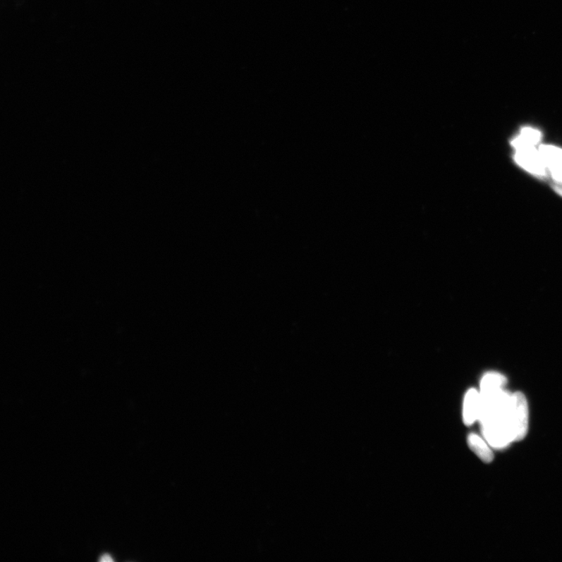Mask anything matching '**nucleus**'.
I'll list each match as a JSON object with an SVG mask.
<instances>
[{"label": "nucleus", "mask_w": 562, "mask_h": 562, "mask_svg": "<svg viewBox=\"0 0 562 562\" xmlns=\"http://www.w3.org/2000/svg\"><path fill=\"white\" fill-rule=\"evenodd\" d=\"M509 421L514 441H519L527 436L529 427V408L523 393H512L509 412Z\"/></svg>", "instance_id": "obj_1"}, {"label": "nucleus", "mask_w": 562, "mask_h": 562, "mask_svg": "<svg viewBox=\"0 0 562 562\" xmlns=\"http://www.w3.org/2000/svg\"><path fill=\"white\" fill-rule=\"evenodd\" d=\"M516 153L515 159L518 164L534 176L545 178L547 175V168L544 160L539 151L534 145H520L515 147Z\"/></svg>", "instance_id": "obj_2"}, {"label": "nucleus", "mask_w": 562, "mask_h": 562, "mask_svg": "<svg viewBox=\"0 0 562 562\" xmlns=\"http://www.w3.org/2000/svg\"><path fill=\"white\" fill-rule=\"evenodd\" d=\"M482 410L480 392L471 389L466 392L463 408V422L466 426H471L479 420Z\"/></svg>", "instance_id": "obj_3"}, {"label": "nucleus", "mask_w": 562, "mask_h": 562, "mask_svg": "<svg viewBox=\"0 0 562 562\" xmlns=\"http://www.w3.org/2000/svg\"><path fill=\"white\" fill-rule=\"evenodd\" d=\"M470 448L484 463H489L494 459L491 445L487 443L485 438L477 434H470L467 438Z\"/></svg>", "instance_id": "obj_4"}, {"label": "nucleus", "mask_w": 562, "mask_h": 562, "mask_svg": "<svg viewBox=\"0 0 562 562\" xmlns=\"http://www.w3.org/2000/svg\"><path fill=\"white\" fill-rule=\"evenodd\" d=\"M506 383L507 379L505 376L497 373V372H491L482 378L479 392L481 395H488V393L500 391L503 390Z\"/></svg>", "instance_id": "obj_5"}, {"label": "nucleus", "mask_w": 562, "mask_h": 562, "mask_svg": "<svg viewBox=\"0 0 562 562\" xmlns=\"http://www.w3.org/2000/svg\"><path fill=\"white\" fill-rule=\"evenodd\" d=\"M539 151L551 173L562 171V149L553 145H542Z\"/></svg>", "instance_id": "obj_6"}, {"label": "nucleus", "mask_w": 562, "mask_h": 562, "mask_svg": "<svg viewBox=\"0 0 562 562\" xmlns=\"http://www.w3.org/2000/svg\"><path fill=\"white\" fill-rule=\"evenodd\" d=\"M541 138L542 134L539 130L534 128H525L521 131V135L515 138L512 142V145L514 146V147L520 145L534 146L539 143V141H541Z\"/></svg>", "instance_id": "obj_7"}, {"label": "nucleus", "mask_w": 562, "mask_h": 562, "mask_svg": "<svg viewBox=\"0 0 562 562\" xmlns=\"http://www.w3.org/2000/svg\"><path fill=\"white\" fill-rule=\"evenodd\" d=\"M552 175V178L554 181L558 182V183L562 184V171L558 172H553L551 173Z\"/></svg>", "instance_id": "obj_8"}, {"label": "nucleus", "mask_w": 562, "mask_h": 562, "mask_svg": "<svg viewBox=\"0 0 562 562\" xmlns=\"http://www.w3.org/2000/svg\"><path fill=\"white\" fill-rule=\"evenodd\" d=\"M552 188H553V189L554 190V191H556V193H558L559 195L562 196V184H561V183H558V182H556V183H554V184H552Z\"/></svg>", "instance_id": "obj_9"}, {"label": "nucleus", "mask_w": 562, "mask_h": 562, "mask_svg": "<svg viewBox=\"0 0 562 562\" xmlns=\"http://www.w3.org/2000/svg\"><path fill=\"white\" fill-rule=\"evenodd\" d=\"M100 561H112L113 558L108 556V554H104V556H102L99 559Z\"/></svg>", "instance_id": "obj_10"}]
</instances>
